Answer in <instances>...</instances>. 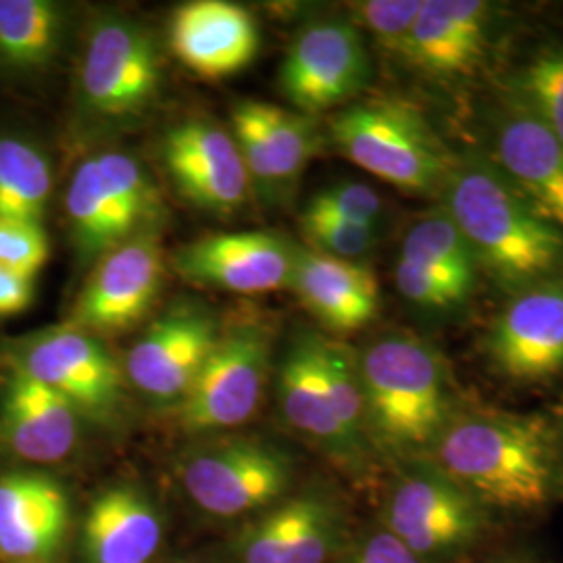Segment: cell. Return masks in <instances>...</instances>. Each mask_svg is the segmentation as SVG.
I'll list each match as a JSON object with an SVG mask.
<instances>
[{"instance_id":"cell-23","label":"cell","mask_w":563,"mask_h":563,"mask_svg":"<svg viewBox=\"0 0 563 563\" xmlns=\"http://www.w3.org/2000/svg\"><path fill=\"white\" fill-rule=\"evenodd\" d=\"M69 526V495L55 476L41 470L0 474V563L53 562Z\"/></svg>"},{"instance_id":"cell-34","label":"cell","mask_w":563,"mask_h":563,"mask_svg":"<svg viewBox=\"0 0 563 563\" xmlns=\"http://www.w3.org/2000/svg\"><path fill=\"white\" fill-rule=\"evenodd\" d=\"M305 209L316 213L336 216L349 222L365 223L374 228H384L386 205L384 199L363 181H336L318 190Z\"/></svg>"},{"instance_id":"cell-26","label":"cell","mask_w":563,"mask_h":563,"mask_svg":"<svg viewBox=\"0 0 563 563\" xmlns=\"http://www.w3.org/2000/svg\"><path fill=\"white\" fill-rule=\"evenodd\" d=\"M165 534L162 511L134 484L102 488L80 526V563H151Z\"/></svg>"},{"instance_id":"cell-28","label":"cell","mask_w":563,"mask_h":563,"mask_svg":"<svg viewBox=\"0 0 563 563\" xmlns=\"http://www.w3.org/2000/svg\"><path fill=\"white\" fill-rule=\"evenodd\" d=\"M63 11L48 0H0V63L38 71L57 55Z\"/></svg>"},{"instance_id":"cell-2","label":"cell","mask_w":563,"mask_h":563,"mask_svg":"<svg viewBox=\"0 0 563 563\" xmlns=\"http://www.w3.org/2000/svg\"><path fill=\"white\" fill-rule=\"evenodd\" d=\"M439 205L478 269L507 297L563 276V230L507 180L483 151L457 153Z\"/></svg>"},{"instance_id":"cell-8","label":"cell","mask_w":563,"mask_h":563,"mask_svg":"<svg viewBox=\"0 0 563 563\" xmlns=\"http://www.w3.org/2000/svg\"><path fill=\"white\" fill-rule=\"evenodd\" d=\"M9 363L57 393L84 422L111 426L125 409V369L102 339L71 323L23 336Z\"/></svg>"},{"instance_id":"cell-38","label":"cell","mask_w":563,"mask_h":563,"mask_svg":"<svg viewBox=\"0 0 563 563\" xmlns=\"http://www.w3.org/2000/svg\"><path fill=\"white\" fill-rule=\"evenodd\" d=\"M555 432H558V453H560V470H562L563 483V413L555 420Z\"/></svg>"},{"instance_id":"cell-40","label":"cell","mask_w":563,"mask_h":563,"mask_svg":"<svg viewBox=\"0 0 563 563\" xmlns=\"http://www.w3.org/2000/svg\"><path fill=\"white\" fill-rule=\"evenodd\" d=\"M15 563H36V562H15Z\"/></svg>"},{"instance_id":"cell-17","label":"cell","mask_w":563,"mask_h":563,"mask_svg":"<svg viewBox=\"0 0 563 563\" xmlns=\"http://www.w3.org/2000/svg\"><path fill=\"white\" fill-rule=\"evenodd\" d=\"M220 323L195 305L151 323L125 357V378L155 405H180L220 336Z\"/></svg>"},{"instance_id":"cell-3","label":"cell","mask_w":563,"mask_h":563,"mask_svg":"<svg viewBox=\"0 0 563 563\" xmlns=\"http://www.w3.org/2000/svg\"><path fill=\"white\" fill-rule=\"evenodd\" d=\"M355 355L374 453L401 463L428 457L465 402L441 349L416 332L388 330Z\"/></svg>"},{"instance_id":"cell-37","label":"cell","mask_w":563,"mask_h":563,"mask_svg":"<svg viewBox=\"0 0 563 563\" xmlns=\"http://www.w3.org/2000/svg\"><path fill=\"white\" fill-rule=\"evenodd\" d=\"M34 301V280L0 267V318H13L27 311Z\"/></svg>"},{"instance_id":"cell-9","label":"cell","mask_w":563,"mask_h":563,"mask_svg":"<svg viewBox=\"0 0 563 563\" xmlns=\"http://www.w3.org/2000/svg\"><path fill=\"white\" fill-rule=\"evenodd\" d=\"M272 325L246 320L220 328L201 374L178 405L188 434H211L253 418L272 367Z\"/></svg>"},{"instance_id":"cell-22","label":"cell","mask_w":563,"mask_h":563,"mask_svg":"<svg viewBox=\"0 0 563 563\" xmlns=\"http://www.w3.org/2000/svg\"><path fill=\"white\" fill-rule=\"evenodd\" d=\"M167 42L174 57L195 76L225 80L255 60L262 48V30L241 4L195 0L172 15Z\"/></svg>"},{"instance_id":"cell-13","label":"cell","mask_w":563,"mask_h":563,"mask_svg":"<svg viewBox=\"0 0 563 563\" xmlns=\"http://www.w3.org/2000/svg\"><path fill=\"white\" fill-rule=\"evenodd\" d=\"M163 282L159 232H142L92 265L67 323L99 339L121 334L148 316L162 295Z\"/></svg>"},{"instance_id":"cell-31","label":"cell","mask_w":563,"mask_h":563,"mask_svg":"<svg viewBox=\"0 0 563 563\" xmlns=\"http://www.w3.org/2000/svg\"><path fill=\"white\" fill-rule=\"evenodd\" d=\"M299 228L307 249L346 262H363L383 241L380 228L309 209H302Z\"/></svg>"},{"instance_id":"cell-7","label":"cell","mask_w":563,"mask_h":563,"mask_svg":"<svg viewBox=\"0 0 563 563\" xmlns=\"http://www.w3.org/2000/svg\"><path fill=\"white\" fill-rule=\"evenodd\" d=\"M163 59L141 21L109 15L86 38L78 76V107L92 123L125 125L159 101Z\"/></svg>"},{"instance_id":"cell-35","label":"cell","mask_w":563,"mask_h":563,"mask_svg":"<svg viewBox=\"0 0 563 563\" xmlns=\"http://www.w3.org/2000/svg\"><path fill=\"white\" fill-rule=\"evenodd\" d=\"M51 257V241L38 222L0 220V267L34 280Z\"/></svg>"},{"instance_id":"cell-10","label":"cell","mask_w":563,"mask_h":563,"mask_svg":"<svg viewBox=\"0 0 563 563\" xmlns=\"http://www.w3.org/2000/svg\"><path fill=\"white\" fill-rule=\"evenodd\" d=\"M372 81V57L351 18L305 23L290 42L278 74L282 97L311 118L334 113L363 97Z\"/></svg>"},{"instance_id":"cell-30","label":"cell","mask_w":563,"mask_h":563,"mask_svg":"<svg viewBox=\"0 0 563 563\" xmlns=\"http://www.w3.org/2000/svg\"><path fill=\"white\" fill-rule=\"evenodd\" d=\"M501 101L539 121L563 142V44H547L507 71Z\"/></svg>"},{"instance_id":"cell-12","label":"cell","mask_w":563,"mask_h":563,"mask_svg":"<svg viewBox=\"0 0 563 563\" xmlns=\"http://www.w3.org/2000/svg\"><path fill=\"white\" fill-rule=\"evenodd\" d=\"M481 349L504 383L543 386L563 376V276L507 297Z\"/></svg>"},{"instance_id":"cell-33","label":"cell","mask_w":563,"mask_h":563,"mask_svg":"<svg viewBox=\"0 0 563 563\" xmlns=\"http://www.w3.org/2000/svg\"><path fill=\"white\" fill-rule=\"evenodd\" d=\"M423 0H365L351 4V20L367 32L386 55L405 60L407 44Z\"/></svg>"},{"instance_id":"cell-27","label":"cell","mask_w":563,"mask_h":563,"mask_svg":"<svg viewBox=\"0 0 563 563\" xmlns=\"http://www.w3.org/2000/svg\"><path fill=\"white\" fill-rule=\"evenodd\" d=\"M399 257L432 272L463 301L472 302L481 269L457 225L437 202L405 228Z\"/></svg>"},{"instance_id":"cell-20","label":"cell","mask_w":563,"mask_h":563,"mask_svg":"<svg viewBox=\"0 0 563 563\" xmlns=\"http://www.w3.org/2000/svg\"><path fill=\"white\" fill-rule=\"evenodd\" d=\"M481 151L563 230V142L553 132L501 101L486 115Z\"/></svg>"},{"instance_id":"cell-5","label":"cell","mask_w":563,"mask_h":563,"mask_svg":"<svg viewBox=\"0 0 563 563\" xmlns=\"http://www.w3.org/2000/svg\"><path fill=\"white\" fill-rule=\"evenodd\" d=\"M162 195L134 155L102 151L78 165L65 190V218L81 262L95 263L142 232L157 230Z\"/></svg>"},{"instance_id":"cell-11","label":"cell","mask_w":563,"mask_h":563,"mask_svg":"<svg viewBox=\"0 0 563 563\" xmlns=\"http://www.w3.org/2000/svg\"><path fill=\"white\" fill-rule=\"evenodd\" d=\"M292 481V460L274 444L228 439L192 451L180 483L207 516L232 520L280 504Z\"/></svg>"},{"instance_id":"cell-16","label":"cell","mask_w":563,"mask_h":563,"mask_svg":"<svg viewBox=\"0 0 563 563\" xmlns=\"http://www.w3.org/2000/svg\"><path fill=\"white\" fill-rule=\"evenodd\" d=\"M297 242L278 232H220L188 242L172 257L181 280L234 295H265L292 284Z\"/></svg>"},{"instance_id":"cell-15","label":"cell","mask_w":563,"mask_h":563,"mask_svg":"<svg viewBox=\"0 0 563 563\" xmlns=\"http://www.w3.org/2000/svg\"><path fill=\"white\" fill-rule=\"evenodd\" d=\"M230 132L253 188L274 201L297 188L328 142L322 120L265 101L236 102L230 113Z\"/></svg>"},{"instance_id":"cell-6","label":"cell","mask_w":563,"mask_h":563,"mask_svg":"<svg viewBox=\"0 0 563 563\" xmlns=\"http://www.w3.org/2000/svg\"><path fill=\"white\" fill-rule=\"evenodd\" d=\"M384 530L423 563H451L483 543L493 516L428 460L401 463L386 495Z\"/></svg>"},{"instance_id":"cell-25","label":"cell","mask_w":563,"mask_h":563,"mask_svg":"<svg viewBox=\"0 0 563 563\" xmlns=\"http://www.w3.org/2000/svg\"><path fill=\"white\" fill-rule=\"evenodd\" d=\"M290 290L309 316L332 336H349L374 322L380 284L363 262H346L299 244Z\"/></svg>"},{"instance_id":"cell-32","label":"cell","mask_w":563,"mask_h":563,"mask_svg":"<svg viewBox=\"0 0 563 563\" xmlns=\"http://www.w3.org/2000/svg\"><path fill=\"white\" fill-rule=\"evenodd\" d=\"M393 276L399 297L426 322H451L463 316L470 307V302L463 301L441 278L418 263L397 257Z\"/></svg>"},{"instance_id":"cell-18","label":"cell","mask_w":563,"mask_h":563,"mask_svg":"<svg viewBox=\"0 0 563 563\" xmlns=\"http://www.w3.org/2000/svg\"><path fill=\"white\" fill-rule=\"evenodd\" d=\"M344 514L336 499L307 490L263 511L228 547L232 563H328L341 553Z\"/></svg>"},{"instance_id":"cell-29","label":"cell","mask_w":563,"mask_h":563,"mask_svg":"<svg viewBox=\"0 0 563 563\" xmlns=\"http://www.w3.org/2000/svg\"><path fill=\"white\" fill-rule=\"evenodd\" d=\"M53 195V167L36 144L0 136V220L38 222Z\"/></svg>"},{"instance_id":"cell-14","label":"cell","mask_w":563,"mask_h":563,"mask_svg":"<svg viewBox=\"0 0 563 563\" xmlns=\"http://www.w3.org/2000/svg\"><path fill=\"white\" fill-rule=\"evenodd\" d=\"M162 162L181 197L228 218L249 201L253 184L230 128L209 118L174 123L162 141Z\"/></svg>"},{"instance_id":"cell-39","label":"cell","mask_w":563,"mask_h":563,"mask_svg":"<svg viewBox=\"0 0 563 563\" xmlns=\"http://www.w3.org/2000/svg\"><path fill=\"white\" fill-rule=\"evenodd\" d=\"M486 563H528V560L516 558V555H504V558H495V560H488Z\"/></svg>"},{"instance_id":"cell-24","label":"cell","mask_w":563,"mask_h":563,"mask_svg":"<svg viewBox=\"0 0 563 563\" xmlns=\"http://www.w3.org/2000/svg\"><path fill=\"white\" fill-rule=\"evenodd\" d=\"M81 416L44 384L11 365L0 397V449L21 462L67 460L81 439Z\"/></svg>"},{"instance_id":"cell-21","label":"cell","mask_w":563,"mask_h":563,"mask_svg":"<svg viewBox=\"0 0 563 563\" xmlns=\"http://www.w3.org/2000/svg\"><path fill=\"white\" fill-rule=\"evenodd\" d=\"M278 401L286 423L334 465L351 474L369 467L374 455L349 439L325 390L316 330H302L288 344L278 369Z\"/></svg>"},{"instance_id":"cell-1","label":"cell","mask_w":563,"mask_h":563,"mask_svg":"<svg viewBox=\"0 0 563 563\" xmlns=\"http://www.w3.org/2000/svg\"><path fill=\"white\" fill-rule=\"evenodd\" d=\"M428 460L490 516L528 518L563 495L555 420L543 413L463 402Z\"/></svg>"},{"instance_id":"cell-36","label":"cell","mask_w":563,"mask_h":563,"mask_svg":"<svg viewBox=\"0 0 563 563\" xmlns=\"http://www.w3.org/2000/svg\"><path fill=\"white\" fill-rule=\"evenodd\" d=\"M339 563H423L405 544L386 530L367 534L360 543L353 544Z\"/></svg>"},{"instance_id":"cell-19","label":"cell","mask_w":563,"mask_h":563,"mask_svg":"<svg viewBox=\"0 0 563 563\" xmlns=\"http://www.w3.org/2000/svg\"><path fill=\"white\" fill-rule=\"evenodd\" d=\"M497 7L486 0H423L405 63L439 84L474 78L488 59Z\"/></svg>"},{"instance_id":"cell-4","label":"cell","mask_w":563,"mask_h":563,"mask_svg":"<svg viewBox=\"0 0 563 563\" xmlns=\"http://www.w3.org/2000/svg\"><path fill=\"white\" fill-rule=\"evenodd\" d=\"M325 134L363 172L437 201L455 157L413 102L388 95L344 104L328 118Z\"/></svg>"}]
</instances>
